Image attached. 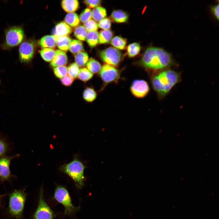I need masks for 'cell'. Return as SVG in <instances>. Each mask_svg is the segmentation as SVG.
I'll return each instance as SVG.
<instances>
[{
  "label": "cell",
  "instance_id": "cell-1",
  "mask_svg": "<svg viewBox=\"0 0 219 219\" xmlns=\"http://www.w3.org/2000/svg\"><path fill=\"white\" fill-rule=\"evenodd\" d=\"M173 63L171 54L162 48L153 47L147 49L141 61L144 67L155 70L165 69Z\"/></svg>",
  "mask_w": 219,
  "mask_h": 219
},
{
  "label": "cell",
  "instance_id": "cell-2",
  "mask_svg": "<svg viewBox=\"0 0 219 219\" xmlns=\"http://www.w3.org/2000/svg\"><path fill=\"white\" fill-rule=\"evenodd\" d=\"M180 80L179 73L172 70L166 69L153 77L152 84L159 97L162 98Z\"/></svg>",
  "mask_w": 219,
  "mask_h": 219
},
{
  "label": "cell",
  "instance_id": "cell-3",
  "mask_svg": "<svg viewBox=\"0 0 219 219\" xmlns=\"http://www.w3.org/2000/svg\"><path fill=\"white\" fill-rule=\"evenodd\" d=\"M26 38L22 26H11L5 30L4 41L0 47L3 50H10L20 45Z\"/></svg>",
  "mask_w": 219,
  "mask_h": 219
},
{
  "label": "cell",
  "instance_id": "cell-4",
  "mask_svg": "<svg viewBox=\"0 0 219 219\" xmlns=\"http://www.w3.org/2000/svg\"><path fill=\"white\" fill-rule=\"evenodd\" d=\"M85 167L80 161L75 158L69 163L61 166L60 169L73 179L76 187L80 189L84 185V171Z\"/></svg>",
  "mask_w": 219,
  "mask_h": 219
},
{
  "label": "cell",
  "instance_id": "cell-5",
  "mask_svg": "<svg viewBox=\"0 0 219 219\" xmlns=\"http://www.w3.org/2000/svg\"><path fill=\"white\" fill-rule=\"evenodd\" d=\"M25 191L15 190L9 194L8 211L12 217L19 219L23 217L27 195Z\"/></svg>",
  "mask_w": 219,
  "mask_h": 219
},
{
  "label": "cell",
  "instance_id": "cell-6",
  "mask_svg": "<svg viewBox=\"0 0 219 219\" xmlns=\"http://www.w3.org/2000/svg\"><path fill=\"white\" fill-rule=\"evenodd\" d=\"M54 198L64 207V214L71 216L79 210L80 207H75L72 204L68 190L65 187L58 186L56 188Z\"/></svg>",
  "mask_w": 219,
  "mask_h": 219
},
{
  "label": "cell",
  "instance_id": "cell-7",
  "mask_svg": "<svg viewBox=\"0 0 219 219\" xmlns=\"http://www.w3.org/2000/svg\"><path fill=\"white\" fill-rule=\"evenodd\" d=\"M35 43L32 39H26L20 44L19 48V59L21 63L26 65L30 64L35 52Z\"/></svg>",
  "mask_w": 219,
  "mask_h": 219
},
{
  "label": "cell",
  "instance_id": "cell-8",
  "mask_svg": "<svg viewBox=\"0 0 219 219\" xmlns=\"http://www.w3.org/2000/svg\"><path fill=\"white\" fill-rule=\"evenodd\" d=\"M55 215L52 210L45 201L42 188L40 189L38 205L33 219H54Z\"/></svg>",
  "mask_w": 219,
  "mask_h": 219
},
{
  "label": "cell",
  "instance_id": "cell-9",
  "mask_svg": "<svg viewBox=\"0 0 219 219\" xmlns=\"http://www.w3.org/2000/svg\"><path fill=\"white\" fill-rule=\"evenodd\" d=\"M100 56L103 62L113 67L118 65L122 57V53L112 47H109L101 51Z\"/></svg>",
  "mask_w": 219,
  "mask_h": 219
},
{
  "label": "cell",
  "instance_id": "cell-10",
  "mask_svg": "<svg viewBox=\"0 0 219 219\" xmlns=\"http://www.w3.org/2000/svg\"><path fill=\"white\" fill-rule=\"evenodd\" d=\"M19 154L12 156H4L0 158V184L5 181L10 182L11 179L15 176L12 174L10 168L11 160L18 157Z\"/></svg>",
  "mask_w": 219,
  "mask_h": 219
},
{
  "label": "cell",
  "instance_id": "cell-11",
  "mask_svg": "<svg viewBox=\"0 0 219 219\" xmlns=\"http://www.w3.org/2000/svg\"><path fill=\"white\" fill-rule=\"evenodd\" d=\"M99 75L102 80L106 83L117 80L120 76L119 71L114 67L108 64L102 66Z\"/></svg>",
  "mask_w": 219,
  "mask_h": 219
},
{
  "label": "cell",
  "instance_id": "cell-12",
  "mask_svg": "<svg viewBox=\"0 0 219 219\" xmlns=\"http://www.w3.org/2000/svg\"><path fill=\"white\" fill-rule=\"evenodd\" d=\"M132 94L138 98L145 97L148 93L150 89L148 83L142 80H136L132 82L130 88Z\"/></svg>",
  "mask_w": 219,
  "mask_h": 219
},
{
  "label": "cell",
  "instance_id": "cell-13",
  "mask_svg": "<svg viewBox=\"0 0 219 219\" xmlns=\"http://www.w3.org/2000/svg\"><path fill=\"white\" fill-rule=\"evenodd\" d=\"M68 63V57L65 52L60 50L55 51L54 57L51 61L50 65L52 68L65 66Z\"/></svg>",
  "mask_w": 219,
  "mask_h": 219
},
{
  "label": "cell",
  "instance_id": "cell-14",
  "mask_svg": "<svg viewBox=\"0 0 219 219\" xmlns=\"http://www.w3.org/2000/svg\"><path fill=\"white\" fill-rule=\"evenodd\" d=\"M72 28L64 22H61L55 26L54 30V35L55 37L68 36L72 33Z\"/></svg>",
  "mask_w": 219,
  "mask_h": 219
},
{
  "label": "cell",
  "instance_id": "cell-15",
  "mask_svg": "<svg viewBox=\"0 0 219 219\" xmlns=\"http://www.w3.org/2000/svg\"><path fill=\"white\" fill-rule=\"evenodd\" d=\"M38 44L43 48H54L56 46V40L53 35H46L38 41Z\"/></svg>",
  "mask_w": 219,
  "mask_h": 219
},
{
  "label": "cell",
  "instance_id": "cell-16",
  "mask_svg": "<svg viewBox=\"0 0 219 219\" xmlns=\"http://www.w3.org/2000/svg\"><path fill=\"white\" fill-rule=\"evenodd\" d=\"M56 45L59 49L64 52L67 51L69 49L71 38L67 36L55 37Z\"/></svg>",
  "mask_w": 219,
  "mask_h": 219
},
{
  "label": "cell",
  "instance_id": "cell-17",
  "mask_svg": "<svg viewBox=\"0 0 219 219\" xmlns=\"http://www.w3.org/2000/svg\"><path fill=\"white\" fill-rule=\"evenodd\" d=\"M61 6L66 12H74L78 9L79 2L77 0H64L61 2Z\"/></svg>",
  "mask_w": 219,
  "mask_h": 219
},
{
  "label": "cell",
  "instance_id": "cell-18",
  "mask_svg": "<svg viewBox=\"0 0 219 219\" xmlns=\"http://www.w3.org/2000/svg\"><path fill=\"white\" fill-rule=\"evenodd\" d=\"M112 19L117 23H124L128 19V16L126 12L120 10H114L111 15Z\"/></svg>",
  "mask_w": 219,
  "mask_h": 219
},
{
  "label": "cell",
  "instance_id": "cell-19",
  "mask_svg": "<svg viewBox=\"0 0 219 219\" xmlns=\"http://www.w3.org/2000/svg\"><path fill=\"white\" fill-rule=\"evenodd\" d=\"M92 17L96 22H99L104 19L106 16V11L105 8L101 6L94 8L92 11Z\"/></svg>",
  "mask_w": 219,
  "mask_h": 219
},
{
  "label": "cell",
  "instance_id": "cell-20",
  "mask_svg": "<svg viewBox=\"0 0 219 219\" xmlns=\"http://www.w3.org/2000/svg\"><path fill=\"white\" fill-rule=\"evenodd\" d=\"M64 21L70 27L75 28L80 24L79 17L77 14L74 12L67 14L65 18Z\"/></svg>",
  "mask_w": 219,
  "mask_h": 219
},
{
  "label": "cell",
  "instance_id": "cell-21",
  "mask_svg": "<svg viewBox=\"0 0 219 219\" xmlns=\"http://www.w3.org/2000/svg\"><path fill=\"white\" fill-rule=\"evenodd\" d=\"M87 43L91 47H95L99 41V33L97 31L89 32L86 37Z\"/></svg>",
  "mask_w": 219,
  "mask_h": 219
},
{
  "label": "cell",
  "instance_id": "cell-22",
  "mask_svg": "<svg viewBox=\"0 0 219 219\" xmlns=\"http://www.w3.org/2000/svg\"><path fill=\"white\" fill-rule=\"evenodd\" d=\"M97 94L95 90L92 87H87L84 90L83 97L88 102H92L97 97Z\"/></svg>",
  "mask_w": 219,
  "mask_h": 219
},
{
  "label": "cell",
  "instance_id": "cell-23",
  "mask_svg": "<svg viewBox=\"0 0 219 219\" xmlns=\"http://www.w3.org/2000/svg\"><path fill=\"white\" fill-rule=\"evenodd\" d=\"M75 63L81 67L84 66L89 60V56L87 53L84 51L79 52L75 56Z\"/></svg>",
  "mask_w": 219,
  "mask_h": 219
},
{
  "label": "cell",
  "instance_id": "cell-24",
  "mask_svg": "<svg viewBox=\"0 0 219 219\" xmlns=\"http://www.w3.org/2000/svg\"><path fill=\"white\" fill-rule=\"evenodd\" d=\"M87 68L92 73H98L101 70V66L100 63L95 59L90 58L86 64Z\"/></svg>",
  "mask_w": 219,
  "mask_h": 219
},
{
  "label": "cell",
  "instance_id": "cell-25",
  "mask_svg": "<svg viewBox=\"0 0 219 219\" xmlns=\"http://www.w3.org/2000/svg\"><path fill=\"white\" fill-rule=\"evenodd\" d=\"M113 36V32L110 30H101L99 34V41L100 44H105L109 42Z\"/></svg>",
  "mask_w": 219,
  "mask_h": 219
},
{
  "label": "cell",
  "instance_id": "cell-26",
  "mask_svg": "<svg viewBox=\"0 0 219 219\" xmlns=\"http://www.w3.org/2000/svg\"><path fill=\"white\" fill-rule=\"evenodd\" d=\"M69 49L71 53L75 54L84 50L82 42L77 40H71Z\"/></svg>",
  "mask_w": 219,
  "mask_h": 219
},
{
  "label": "cell",
  "instance_id": "cell-27",
  "mask_svg": "<svg viewBox=\"0 0 219 219\" xmlns=\"http://www.w3.org/2000/svg\"><path fill=\"white\" fill-rule=\"evenodd\" d=\"M127 43L126 39L118 36L114 37L111 40L110 42V43L112 46L121 50L125 48Z\"/></svg>",
  "mask_w": 219,
  "mask_h": 219
},
{
  "label": "cell",
  "instance_id": "cell-28",
  "mask_svg": "<svg viewBox=\"0 0 219 219\" xmlns=\"http://www.w3.org/2000/svg\"><path fill=\"white\" fill-rule=\"evenodd\" d=\"M55 51L53 49L43 48L40 51V54L44 60L50 62L53 60L55 54Z\"/></svg>",
  "mask_w": 219,
  "mask_h": 219
},
{
  "label": "cell",
  "instance_id": "cell-29",
  "mask_svg": "<svg viewBox=\"0 0 219 219\" xmlns=\"http://www.w3.org/2000/svg\"><path fill=\"white\" fill-rule=\"evenodd\" d=\"M88 32L85 28L82 25H79L75 27L74 31V36L79 40L85 41Z\"/></svg>",
  "mask_w": 219,
  "mask_h": 219
},
{
  "label": "cell",
  "instance_id": "cell-30",
  "mask_svg": "<svg viewBox=\"0 0 219 219\" xmlns=\"http://www.w3.org/2000/svg\"><path fill=\"white\" fill-rule=\"evenodd\" d=\"M141 46L140 44L136 42L131 43L127 47V53L128 56L132 57L137 55L141 50Z\"/></svg>",
  "mask_w": 219,
  "mask_h": 219
},
{
  "label": "cell",
  "instance_id": "cell-31",
  "mask_svg": "<svg viewBox=\"0 0 219 219\" xmlns=\"http://www.w3.org/2000/svg\"><path fill=\"white\" fill-rule=\"evenodd\" d=\"M93 76V74L87 68H84L79 70L77 77L80 80L86 82L91 79Z\"/></svg>",
  "mask_w": 219,
  "mask_h": 219
},
{
  "label": "cell",
  "instance_id": "cell-32",
  "mask_svg": "<svg viewBox=\"0 0 219 219\" xmlns=\"http://www.w3.org/2000/svg\"><path fill=\"white\" fill-rule=\"evenodd\" d=\"M68 75L72 78H76L79 71L78 66L75 62L71 64L67 68Z\"/></svg>",
  "mask_w": 219,
  "mask_h": 219
},
{
  "label": "cell",
  "instance_id": "cell-33",
  "mask_svg": "<svg viewBox=\"0 0 219 219\" xmlns=\"http://www.w3.org/2000/svg\"><path fill=\"white\" fill-rule=\"evenodd\" d=\"M9 149V143L0 134V158L5 156Z\"/></svg>",
  "mask_w": 219,
  "mask_h": 219
},
{
  "label": "cell",
  "instance_id": "cell-34",
  "mask_svg": "<svg viewBox=\"0 0 219 219\" xmlns=\"http://www.w3.org/2000/svg\"><path fill=\"white\" fill-rule=\"evenodd\" d=\"M54 75L57 78H61L68 74L67 68L65 66H61L54 68Z\"/></svg>",
  "mask_w": 219,
  "mask_h": 219
},
{
  "label": "cell",
  "instance_id": "cell-35",
  "mask_svg": "<svg viewBox=\"0 0 219 219\" xmlns=\"http://www.w3.org/2000/svg\"><path fill=\"white\" fill-rule=\"evenodd\" d=\"M83 26L88 32L97 31L98 28L97 23L92 19H90L84 23Z\"/></svg>",
  "mask_w": 219,
  "mask_h": 219
},
{
  "label": "cell",
  "instance_id": "cell-36",
  "mask_svg": "<svg viewBox=\"0 0 219 219\" xmlns=\"http://www.w3.org/2000/svg\"><path fill=\"white\" fill-rule=\"evenodd\" d=\"M92 17V13L91 9L89 8H87L80 14L79 19L80 21L84 23L91 19Z\"/></svg>",
  "mask_w": 219,
  "mask_h": 219
},
{
  "label": "cell",
  "instance_id": "cell-37",
  "mask_svg": "<svg viewBox=\"0 0 219 219\" xmlns=\"http://www.w3.org/2000/svg\"><path fill=\"white\" fill-rule=\"evenodd\" d=\"M100 28L104 30H108L111 26V21L108 18H105L100 21L98 24Z\"/></svg>",
  "mask_w": 219,
  "mask_h": 219
},
{
  "label": "cell",
  "instance_id": "cell-38",
  "mask_svg": "<svg viewBox=\"0 0 219 219\" xmlns=\"http://www.w3.org/2000/svg\"><path fill=\"white\" fill-rule=\"evenodd\" d=\"M85 4L89 8H95L98 7L101 3L102 1L99 0H86L84 1Z\"/></svg>",
  "mask_w": 219,
  "mask_h": 219
},
{
  "label": "cell",
  "instance_id": "cell-39",
  "mask_svg": "<svg viewBox=\"0 0 219 219\" xmlns=\"http://www.w3.org/2000/svg\"><path fill=\"white\" fill-rule=\"evenodd\" d=\"M74 80V79L67 75L60 79L62 84L66 86L71 85L72 84Z\"/></svg>",
  "mask_w": 219,
  "mask_h": 219
},
{
  "label": "cell",
  "instance_id": "cell-40",
  "mask_svg": "<svg viewBox=\"0 0 219 219\" xmlns=\"http://www.w3.org/2000/svg\"><path fill=\"white\" fill-rule=\"evenodd\" d=\"M210 10L215 17L218 20L219 19V4H217L211 6Z\"/></svg>",
  "mask_w": 219,
  "mask_h": 219
},
{
  "label": "cell",
  "instance_id": "cell-41",
  "mask_svg": "<svg viewBox=\"0 0 219 219\" xmlns=\"http://www.w3.org/2000/svg\"><path fill=\"white\" fill-rule=\"evenodd\" d=\"M5 196V194L1 195L0 194V207L2 206V198Z\"/></svg>",
  "mask_w": 219,
  "mask_h": 219
}]
</instances>
